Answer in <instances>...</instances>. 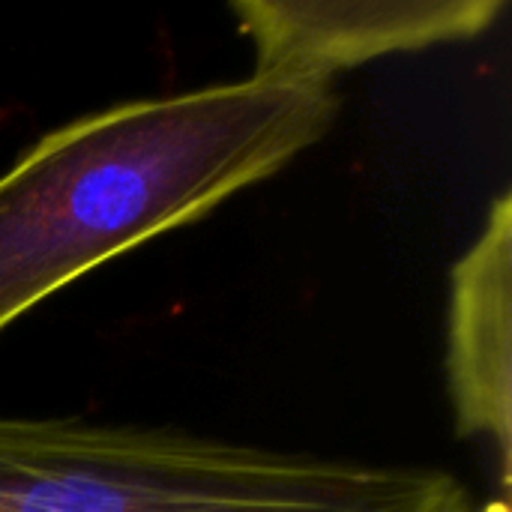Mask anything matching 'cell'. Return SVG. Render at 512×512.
<instances>
[{"label":"cell","instance_id":"cell-3","mask_svg":"<svg viewBox=\"0 0 512 512\" xmlns=\"http://www.w3.org/2000/svg\"><path fill=\"white\" fill-rule=\"evenodd\" d=\"M504 0H234L252 78L333 84L363 63L480 39Z\"/></svg>","mask_w":512,"mask_h":512},{"label":"cell","instance_id":"cell-5","mask_svg":"<svg viewBox=\"0 0 512 512\" xmlns=\"http://www.w3.org/2000/svg\"><path fill=\"white\" fill-rule=\"evenodd\" d=\"M477 512H510V501L507 498H495V501L477 504Z\"/></svg>","mask_w":512,"mask_h":512},{"label":"cell","instance_id":"cell-2","mask_svg":"<svg viewBox=\"0 0 512 512\" xmlns=\"http://www.w3.org/2000/svg\"><path fill=\"white\" fill-rule=\"evenodd\" d=\"M0 512H477L447 468L0 414Z\"/></svg>","mask_w":512,"mask_h":512},{"label":"cell","instance_id":"cell-4","mask_svg":"<svg viewBox=\"0 0 512 512\" xmlns=\"http://www.w3.org/2000/svg\"><path fill=\"white\" fill-rule=\"evenodd\" d=\"M447 396L459 438L495 447L501 498L512 480V195L504 189L450 273Z\"/></svg>","mask_w":512,"mask_h":512},{"label":"cell","instance_id":"cell-1","mask_svg":"<svg viewBox=\"0 0 512 512\" xmlns=\"http://www.w3.org/2000/svg\"><path fill=\"white\" fill-rule=\"evenodd\" d=\"M339 111L333 84L249 75L45 132L0 174V336L90 270L276 177Z\"/></svg>","mask_w":512,"mask_h":512}]
</instances>
